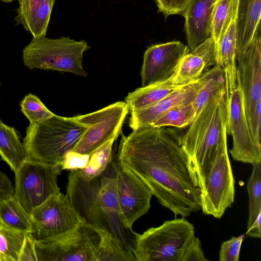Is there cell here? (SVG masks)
<instances>
[{
  "label": "cell",
  "mask_w": 261,
  "mask_h": 261,
  "mask_svg": "<svg viewBox=\"0 0 261 261\" xmlns=\"http://www.w3.org/2000/svg\"><path fill=\"white\" fill-rule=\"evenodd\" d=\"M234 179L225 134L200 190L202 213L221 218L234 202Z\"/></svg>",
  "instance_id": "cell-10"
},
{
  "label": "cell",
  "mask_w": 261,
  "mask_h": 261,
  "mask_svg": "<svg viewBox=\"0 0 261 261\" xmlns=\"http://www.w3.org/2000/svg\"><path fill=\"white\" fill-rule=\"evenodd\" d=\"M216 0H190L181 13L188 47L192 50L211 37V21Z\"/></svg>",
  "instance_id": "cell-18"
},
{
  "label": "cell",
  "mask_w": 261,
  "mask_h": 261,
  "mask_svg": "<svg viewBox=\"0 0 261 261\" xmlns=\"http://www.w3.org/2000/svg\"><path fill=\"white\" fill-rule=\"evenodd\" d=\"M208 71L197 81L178 87L154 105L130 113V127L134 130L150 125L169 111L192 103L200 88L206 82Z\"/></svg>",
  "instance_id": "cell-16"
},
{
  "label": "cell",
  "mask_w": 261,
  "mask_h": 261,
  "mask_svg": "<svg viewBox=\"0 0 261 261\" xmlns=\"http://www.w3.org/2000/svg\"><path fill=\"white\" fill-rule=\"evenodd\" d=\"M66 195L85 223L110 234L126 252L133 254L135 233L124 225L116 193V170L111 162L100 175L87 180L75 170L68 175Z\"/></svg>",
  "instance_id": "cell-2"
},
{
  "label": "cell",
  "mask_w": 261,
  "mask_h": 261,
  "mask_svg": "<svg viewBox=\"0 0 261 261\" xmlns=\"http://www.w3.org/2000/svg\"><path fill=\"white\" fill-rule=\"evenodd\" d=\"M216 65L215 42L211 37L184 57L173 77V84L182 86L197 81Z\"/></svg>",
  "instance_id": "cell-17"
},
{
  "label": "cell",
  "mask_w": 261,
  "mask_h": 261,
  "mask_svg": "<svg viewBox=\"0 0 261 261\" xmlns=\"http://www.w3.org/2000/svg\"><path fill=\"white\" fill-rule=\"evenodd\" d=\"M190 51L179 41L152 45L145 51L141 71L142 87L173 77L184 57Z\"/></svg>",
  "instance_id": "cell-15"
},
{
  "label": "cell",
  "mask_w": 261,
  "mask_h": 261,
  "mask_svg": "<svg viewBox=\"0 0 261 261\" xmlns=\"http://www.w3.org/2000/svg\"><path fill=\"white\" fill-rule=\"evenodd\" d=\"M0 261H4L2 257L0 255Z\"/></svg>",
  "instance_id": "cell-40"
},
{
  "label": "cell",
  "mask_w": 261,
  "mask_h": 261,
  "mask_svg": "<svg viewBox=\"0 0 261 261\" xmlns=\"http://www.w3.org/2000/svg\"><path fill=\"white\" fill-rule=\"evenodd\" d=\"M1 1L5 3H10L15 0H0Z\"/></svg>",
  "instance_id": "cell-39"
},
{
  "label": "cell",
  "mask_w": 261,
  "mask_h": 261,
  "mask_svg": "<svg viewBox=\"0 0 261 261\" xmlns=\"http://www.w3.org/2000/svg\"><path fill=\"white\" fill-rule=\"evenodd\" d=\"M245 234L232 237L223 242L221 246L219 254L220 261H239L242 243Z\"/></svg>",
  "instance_id": "cell-32"
},
{
  "label": "cell",
  "mask_w": 261,
  "mask_h": 261,
  "mask_svg": "<svg viewBox=\"0 0 261 261\" xmlns=\"http://www.w3.org/2000/svg\"><path fill=\"white\" fill-rule=\"evenodd\" d=\"M37 261H101L102 236L85 222L59 236L35 240Z\"/></svg>",
  "instance_id": "cell-7"
},
{
  "label": "cell",
  "mask_w": 261,
  "mask_h": 261,
  "mask_svg": "<svg viewBox=\"0 0 261 261\" xmlns=\"http://www.w3.org/2000/svg\"><path fill=\"white\" fill-rule=\"evenodd\" d=\"M14 195V187L4 172L0 170V202Z\"/></svg>",
  "instance_id": "cell-37"
},
{
  "label": "cell",
  "mask_w": 261,
  "mask_h": 261,
  "mask_svg": "<svg viewBox=\"0 0 261 261\" xmlns=\"http://www.w3.org/2000/svg\"><path fill=\"white\" fill-rule=\"evenodd\" d=\"M238 0H216L211 21V37L217 43L221 38L237 7Z\"/></svg>",
  "instance_id": "cell-27"
},
{
  "label": "cell",
  "mask_w": 261,
  "mask_h": 261,
  "mask_svg": "<svg viewBox=\"0 0 261 261\" xmlns=\"http://www.w3.org/2000/svg\"><path fill=\"white\" fill-rule=\"evenodd\" d=\"M87 127L74 117L56 115L30 123L23 139L27 159L59 166L64 156L78 143Z\"/></svg>",
  "instance_id": "cell-4"
},
{
  "label": "cell",
  "mask_w": 261,
  "mask_h": 261,
  "mask_svg": "<svg viewBox=\"0 0 261 261\" xmlns=\"http://www.w3.org/2000/svg\"><path fill=\"white\" fill-rule=\"evenodd\" d=\"M194 237V226L185 217L167 220L142 234L136 232L133 253L137 261H180Z\"/></svg>",
  "instance_id": "cell-5"
},
{
  "label": "cell",
  "mask_w": 261,
  "mask_h": 261,
  "mask_svg": "<svg viewBox=\"0 0 261 261\" xmlns=\"http://www.w3.org/2000/svg\"><path fill=\"white\" fill-rule=\"evenodd\" d=\"M199 239L195 236L186 247L180 261H206Z\"/></svg>",
  "instance_id": "cell-35"
},
{
  "label": "cell",
  "mask_w": 261,
  "mask_h": 261,
  "mask_svg": "<svg viewBox=\"0 0 261 261\" xmlns=\"http://www.w3.org/2000/svg\"><path fill=\"white\" fill-rule=\"evenodd\" d=\"M237 85L243 94L246 118L252 137L261 147V35L260 27L243 56L237 61Z\"/></svg>",
  "instance_id": "cell-8"
},
{
  "label": "cell",
  "mask_w": 261,
  "mask_h": 261,
  "mask_svg": "<svg viewBox=\"0 0 261 261\" xmlns=\"http://www.w3.org/2000/svg\"><path fill=\"white\" fill-rule=\"evenodd\" d=\"M261 0H238L236 61L246 53L260 27Z\"/></svg>",
  "instance_id": "cell-19"
},
{
  "label": "cell",
  "mask_w": 261,
  "mask_h": 261,
  "mask_svg": "<svg viewBox=\"0 0 261 261\" xmlns=\"http://www.w3.org/2000/svg\"><path fill=\"white\" fill-rule=\"evenodd\" d=\"M206 82L199 90L195 99L192 103L193 109V120L208 101L219 91L226 88V79L223 69L218 65L208 71Z\"/></svg>",
  "instance_id": "cell-25"
},
{
  "label": "cell",
  "mask_w": 261,
  "mask_h": 261,
  "mask_svg": "<svg viewBox=\"0 0 261 261\" xmlns=\"http://www.w3.org/2000/svg\"><path fill=\"white\" fill-rule=\"evenodd\" d=\"M25 233L0 223V255L4 261H18Z\"/></svg>",
  "instance_id": "cell-28"
},
{
  "label": "cell",
  "mask_w": 261,
  "mask_h": 261,
  "mask_svg": "<svg viewBox=\"0 0 261 261\" xmlns=\"http://www.w3.org/2000/svg\"><path fill=\"white\" fill-rule=\"evenodd\" d=\"M0 223L9 228L24 233L33 231L31 215L14 195L0 202Z\"/></svg>",
  "instance_id": "cell-24"
},
{
  "label": "cell",
  "mask_w": 261,
  "mask_h": 261,
  "mask_svg": "<svg viewBox=\"0 0 261 261\" xmlns=\"http://www.w3.org/2000/svg\"><path fill=\"white\" fill-rule=\"evenodd\" d=\"M16 24H21L33 38L45 37L55 0H18Z\"/></svg>",
  "instance_id": "cell-20"
},
{
  "label": "cell",
  "mask_w": 261,
  "mask_h": 261,
  "mask_svg": "<svg viewBox=\"0 0 261 261\" xmlns=\"http://www.w3.org/2000/svg\"><path fill=\"white\" fill-rule=\"evenodd\" d=\"M117 138L114 137L111 139L91 153L87 166L81 169L75 170L78 174L87 180L101 175L113 162L112 147Z\"/></svg>",
  "instance_id": "cell-26"
},
{
  "label": "cell",
  "mask_w": 261,
  "mask_h": 261,
  "mask_svg": "<svg viewBox=\"0 0 261 261\" xmlns=\"http://www.w3.org/2000/svg\"><path fill=\"white\" fill-rule=\"evenodd\" d=\"M173 77L136 89L125 98L130 113L148 108L170 94L178 87L173 84Z\"/></svg>",
  "instance_id": "cell-22"
},
{
  "label": "cell",
  "mask_w": 261,
  "mask_h": 261,
  "mask_svg": "<svg viewBox=\"0 0 261 261\" xmlns=\"http://www.w3.org/2000/svg\"><path fill=\"white\" fill-rule=\"evenodd\" d=\"M128 112L125 102L118 101L97 111L74 116L87 128L72 151L89 154L111 139L117 138Z\"/></svg>",
  "instance_id": "cell-11"
},
{
  "label": "cell",
  "mask_w": 261,
  "mask_h": 261,
  "mask_svg": "<svg viewBox=\"0 0 261 261\" xmlns=\"http://www.w3.org/2000/svg\"><path fill=\"white\" fill-rule=\"evenodd\" d=\"M89 48L84 40L67 37L33 38L23 49L22 60L24 65L31 69L56 70L86 76L83 56Z\"/></svg>",
  "instance_id": "cell-6"
},
{
  "label": "cell",
  "mask_w": 261,
  "mask_h": 261,
  "mask_svg": "<svg viewBox=\"0 0 261 261\" xmlns=\"http://www.w3.org/2000/svg\"><path fill=\"white\" fill-rule=\"evenodd\" d=\"M90 159V154H81L71 150L64 156L59 166L62 171L81 169L87 166Z\"/></svg>",
  "instance_id": "cell-33"
},
{
  "label": "cell",
  "mask_w": 261,
  "mask_h": 261,
  "mask_svg": "<svg viewBox=\"0 0 261 261\" xmlns=\"http://www.w3.org/2000/svg\"><path fill=\"white\" fill-rule=\"evenodd\" d=\"M165 127L149 125L122 135L117 161L141 180L162 205L175 217H186L201 210L200 190L192 182L179 137Z\"/></svg>",
  "instance_id": "cell-1"
},
{
  "label": "cell",
  "mask_w": 261,
  "mask_h": 261,
  "mask_svg": "<svg viewBox=\"0 0 261 261\" xmlns=\"http://www.w3.org/2000/svg\"><path fill=\"white\" fill-rule=\"evenodd\" d=\"M237 8L220 39L215 43L217 65L221 67L226 79V97L237 86L236 77Z\"/></svg>",
  "instance_id": "cell-21"
},
{
  "label": "cell",
  "mask_w": 261,
  "mask_h": 261,
  "mask_svg": "<svg viewBox=\"0 0 261 261\" xmlns=\"http://www.w3.org/2000/svg\"><path fill=\"white\" fill-rule=\"evenodd\" d=\"M114 164L121 217L125 226L132 229L134 223L149 210L152 194L141 180L117 161L114 162Z\"/></svg>",
  "instance_id": "cell-14"
},
{
  "label": "cell",
  "mask_w": 261,
  "mask_h": 261,
  "mask_svg": "<svg viewBox=\"0 0 261 261\" xmlns=\"http://www.w3.org/2000/svg\"><path fill=\"white\" fill-rule=\"evenodd\" d=\"M158 11L166 18L171 15L181 14L190 0H154Z\"/></svg>",
  "instance_id": "cell-34"
},
{
  "label": "cell",
  "mask_w": 261,
  "mask_h": 261,
  "mask_svg": "<svg viewBox=\"0 0 261 261\" xmlns=\"http://www.w3.org/2000/svg\"><path fill=\"white\" fill-rule=\"evenodd\" d=\"M0 156L14 172L27 159L23 143L15 129L1 120Z\"/></svg>",
  "instance_id": "cell-23"
},
{
  "label": "cell",
  "mask_w": 261,
  "mask_h": 261,
  "mask_svg": "<svg viewBox=\"0 0 261 261\" xmlns=\"http://www.w3.org/2000/svg\"><path fill=\"white\" fill-rule=\"evenodd\" d=\"M227 117L226 88L215 94L179 137V143L188 159L194 186L203 187L219 146L226 134Z\"/></svg>",
  "instance_id": "cell-3"
},
{
  "label": "cell",
  "mask_w": 261,
  "mask_h": 261,
  "mask_svg": "<svg viewBox=\"0 0 261 261\" xmlns=\"http://www.w3.org/2000/svg\"><path fill=\"white\" fill-rule=\"evenodd\" d=\"M252 165V172L247 187L249 198L247 229L261 213V161Z\"/></svg>",
  "instance_id": "cell-29"
},
{
  "label": "cell",
  "mask_w": 261,
  "mask_h": 261,
  "mask_svg": "<svg viewBox=\"0 0 261 261\" xmlns=\"http://www.w3.org/2000/svg\"><path fill=\"white\" fill-rule=\"evenodd\" d=\"M35 240L32 232L25 233L18 261H37L35 247Z\"/></svg>",
  "instance_id": "cell-36"
},
{
  "label": "cell",
  "mask_w": 261,
  "mask_h": 261,
  "mask_svg": "<svg viewBox=\"0 0 261 261\" xmlns=\"http://www.w3.org/2000/svg\"><path fill=\"white\" fill-rule=\"evenodd\" d=\"M32 234L36 240L54 237L85 222L61 192L49 197L31 213Z\"/></svg>",
  "instance_id": "cell-12"
},
{
  "label": "cell",
  "mask_w": 261,
  "mask_h": 261,
  "mask_svg": "<svg viewBox=\"0 0 261 261\" xmlns=\"http://www.w3.org/2000/svg\"><path fill=\"white\" fill-rule=\"evenodd\" d=\"M193 120L192 103L172 110L159 118L150 125L154 127L172 126L182 128L189 126Z\"/></svg>",
  "instance_id": "cell-30"
},
{
  "label": "cell",
  "mask_w": 261,
  "mask_h": 261,
  "mask_svg": "<svg viewBox=\"0 0 261 261\" xmlns=\"http://www.w3.org/2000/svg\"><path fill=\"white\" fill-rule=\"evenodd\" d=\"M246 234L250 237L261 238V213L258 215L253 224L247 229Z\"/></svg>",
  "instance_id": "cell-38"
},
{
  "label": "cell",
  "mask_w": 261,
  "mask_h": 261,
  "mask_svg": "<svg viewBox=\"0 0 261 261\" xmlns=\"http://www.w3.org/2000/svg\"><path fill=\"white\" fill-rule=\"evenodd\" d=\"M1 83H0V88H1Z\"/></svg>",
  "instance_id": "cell-41"
},
{
  "label": "cell",
  "mask_w": 261,
  "mask_h": 261,
  "mask_svg": "<svg viewBox=\"0 0 261 261\" xmlns=\"http://www.w3.org/2000/svg\"><path fill=\"white\" fill-rule=\"evenodd\" d=\"M227 108L226 134L232 137L233 146L229 152L233 159L251 165L261 161V147L251 135L242 92L238 85L227 98Z\"/></svg>",
  "instance_id": "cell-13"
},
{
  "label": "cell",
  "mask_w": 261,
  "mask_h": 261,
  "mask_svg": "<svg viewBox=\"0 0 261 261\" xmlns=\"http://www.w3.org/2000/svg\"><path fill=\"white\" fill-rule=\"evenodd\" d=\"M20 106L21 112L28 119L30 123L44 120L55 115L47 108L38 96L32 93L24 96Z\"/></svg>",
  "instance_id": "cell-31"
},
{
  "label": "cell",
  "mask_w": 261,
  "mask_h": 261,
  "mask_svg": "<svg viewBox=\"0 0 261 261\" xmlns=\"http://www.w3.org/2000/svg\"><path fill=\"white\" fill-rule=\"evenodd\" d=\"M59 166L27 159L14 172V196L31 215L32 211L50 196L59 194Z\"/></svg>",
  "instance_id": "cell-9"
}]
</instances>
